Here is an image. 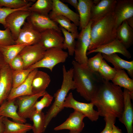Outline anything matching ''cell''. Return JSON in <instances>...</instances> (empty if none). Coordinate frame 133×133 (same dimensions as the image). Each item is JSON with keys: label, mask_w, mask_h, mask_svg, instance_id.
Listing matches in <instances>:
<instances>
[{"label": "cell", "mask_w": 133, "mask_h": 133, "mask_svg": "<svg viewBox=\"0 0 133 133\" xmlns=\"http://www.w3.org/2000/svg\"><path fill=\"white\" fill-rule=\"evenodd\" d=\"M90 102L97 108L99 116L104 118L111 116L118 118L124 108L123 91L120 87L103 80Z\"/></svg>", "instance_id": "1"}, {"label": "cell", "mask_w": 133, "mask_h": 133, "mask_svg": "<svg viewBox=\"0 0 133 133\" xmlns=\"http://www.w3.org/2000/svg\"><path fill=\"white\" fill-rule=\"evenodd\" d=\"M72 63L75 89L86 100L90 102L103 80L98 72L93 71L87 67L83 66L75 60Z\"/></svg>", "instance_id": "2"}, {"label": "cell", "mask_w": 133, "mask_h": 133, "mask_svg": "<svg viewBox=\"0 0 133 133\" xmlns=\"http://www.w3.org/2000/svg\"><path fill=\"white\" fill-rule=\"evenodd\" d=\"M117 28L114 13L92 22L90 30L91 42L88 50L109 43L116 38Z\"/></svg>", "instance_id": "3"}, {"label": "cell", "mask_w": 133, "mask_h": 133, "mask_svg": "<svg viewBox=\"0 0 133 133\" xmlns=\"http://www.w3.org/2000/svg\"><path fill=\"white\" fill-rule=\"evenodd\" d=\"M62 72L63 80L61 88L54 93L53 97L54 101L45 115L46 129L52 119L64 109V104L68 92L71 90L75 89L73 71L64 70Z\"/></svg>", "instance_id": "4"}, {"label": "cell", "mask_w": 133, "mask_h": 133, "mask_svg": "<svg viewBox=\"0 0 133 133\" xmlns=\"http://www.w3.org/2000/svg\"><path fill=\"white\" fill-rule=\"evenodd\" d=\"M92 23L90 21L85 28L81 30L76 42L74 53L75 61L84 67H87L88 59L87 53L91 42L90 33Z\"/></svg>", "instance_id": "5"}, {"label": "cell", "mask_w": 133, "mask_h": 133, "mask_svg": "<svg viewBox=\"0 0 133 133\" xmlns=\"http://www.w3.org/2000/svg\"><path fill=\"white\" fill-rule=\"evenodd\" d=\"M68 52L63 49L52 48L46 50L43 57L39 61L28 69H33L40 67L47 68L52 71L57 64L64 62L68 56Z\"/></svg>", "instance_id": "6"}, {"label": "cell", "mask_w": 133, "mask_h": 133, "mask_svg": "<svg viewBox=\"0 0 133 133\" xmlns=\"http://www.w3.org/2000/svg\"><path fill=\"white\" fill-rule=\"evenodd\" d=\"M92 103H85L78 101L74 98L71 92L66 98L64 105V107L73 109L83 114L92 121H96L100 116L98 112L94 109Z\"/></svg>", "instance_id": "7"}, {"label": "cell", "mask_w": 133, "mask_h": 133, "mask_svg": "<svg viewBox=\"0 0 133 133\" xmlns=\"http://www.w3.org/2000/svg\"><path fill=\"white\" fill-rule=\"evenodd\" d=\"M46 50L39 43L24 47L18 54L23 61L24 69H28L40 61L43 57Z\"/></svg>", "instance_id": "8"}, {"label": "cell", "mask_w": 133, "mask_h": 133, "mask_svg": "<svg viewBox=\"0 0 133 133\" xmlns=\"http://www.w3.org/2000/svg\"><path fill=\"white\" fill-rule=\"evenodd\" d=\"M31 13L28 10H18L11 13L6 17L7 27L10 30L14 40L17 39L22 27Z\"/></svg>", "instance_id": "9"}, {"label": "cell", "mask_w": 133, "mask_h": 133, "mask_svg": "<svg viewBox=\"0 0 133 133\" xmlns=\"http://www.w3.org/2000/svg\"><path fill=\"white\" fill-rule=\"evenodd\" d=\"M46 92L30 95H25L16 98L15 102L18 106V113L21 117L26 119L29 118L35 110L34 106L38 99L43 96Z\"/></svg>", "instance_id": "10"}, {"label": "cell", "mask_w": 133, "mask_h": 133, "mask_svg": "<svg viewBox=\"0 0 133 133\" xmlns=\"http://www.w3.org/2000/svg\"><path fill=\"white\" fill-rule=\"evenodd\" d=\"M40 34L39 43L46 50L52 48L64 49V38L61 31L51 29H47Z\"/></svg>", "instance_id": "11"}, {"label": "cell", "mask_w": 133, "mask_h": 133, "mask_svg": "<svg viewBox=\"0 0 133 133\" xmlns=\"http://www.w3.org/2000/svg\"><path fill=\"white\" fill-rule=\"evenodd\" d=\"M40 33L35 29L29 22H25L20 31L15 44L33 45L39 42Z\"/></svg>", "instance_id": "12"}, {"label": "cell", "mask_w": 133, "mask_h": 133, "mask_svg": "<svg viewBox=\"0 0 133 133\" xmlns=\"http://www.w3.org/2000/svg\"><path fill=\"white\" fill-rule=\"evenodd\" d=\"M27 19L35 29L40 33L51 29L61 31L58 24L50 19L48 16L31 12Z\"/></svg>", "instance_id": "13"}, {"label": "cell", "mask_w": 133, "mask_h": 133, "mask_svg": "<svg viewBox=\"0 0 133 133\" xmlns=\"http://www.w3.org/2000/svg\"><path fill=\"white\" fill-rule=\"evenodd\" d=\"M113 13L117 29L123 21L133 17V0H116Z\"/></svg>", "instance_id": "14"}, {"label": "cell", "mask_w": 133, "mask_h": 133, "mask_svg": "<svg viewBox=\"0 0 133 133\" xmlns=\"http://www.w3.org/2000/svg\"><path fill=\"white\" fill-rule=\"evenodd\" d=\"M12 70L6 64L0 69V106L7 100L12 88Z\"/></svg>", "instance_id": "15"}, {"label": "cell", "mask_w": 133, "mask_h": 133, "mask_svg": "<svg viewBox=\"0 0 133 133\" xmlns=\"http://www.w3.org/2000/svg\"><path fill=\"white\" fill-rule=\"evenodd\" d=\"M124 107L119 121L125 126L127 133H133V108L129 91L124 89L123 91Z\"/></svg>", "instance_id": "16"}, {"label": "cell", "mask_w": 133, "mask_h": 133, "mask_svg": "<svg viewBox=\"0 0 133 133\" xmlns=\"http://www.w3.org/2000/svg\"><path fill=\"white\" fill-rule=\"evenodd\" d=\"M53 6L48 16L50 19L57 15L65 17L73 22L77 26H79L80 18L79 14L70 9L66 4L59 0H52Z\"/></svg>", "instance_id": "17"}, {"label": "cell", "mask_w": 133, "mask_h": 133, "mask_svg": "<svg viewBox=\"0 0 133 133\" xmlns=\"http://www.w3.org/2000/svg\"><path fill=\"white\" fill-rule=\"evenodd\" d=\"M96 52H100L106 55L119 53L128 59L132 57L131 53L127 49L116 39L111 42L99 46L93 50L88 51L87 53V55Z\"/></svg>", "instance_id": "18"}, {"label": "cell", "mask_w": 133, "mask_h": 133, "mask_svg": "<svg viewBox=\"0 0 133 133\" xmlns=\"http://www.w3.org/2000/svg\"><path fill=\"white\" fill-rule=\"evenodd\" d=\"M116 0H101L92 5L90 21H96L104 16L113 13Z\"/></svg>", "instance_id": "19"}, {"label": "cell", "mask_w": 133, "mask_h": 133, "mask_svg": "<svg viewBox=\"0 0 133 133\" xmlns=\"http://www.w3.org/2000/svg\"><path fill=\"white\" fill-rule=\"evenodd\" d=\"M85 117L81 113L74 110L64 122L55 127L54 130L58 131L66 129L70 131L81 132L84 127L83 120Z\"/></svg>", "instance_id": "20"}, {"label": "cell", "mask_w": 133, "mask_h": 133, "mask_svg": "<svg viewBox=\"0 0 133 133\" xmlns=\"http://www.w3.org/2000/svg\"><path fill=\"white\" fill-rule=\"evenodd\" d=\"M38 70L37 68L33 69L23 83L16 88H12L7 100H11L22 96L33 95L32 92V81Z\"/></svg>", "instance_id": "21"}, {"label": "cell", "mask_w": 133, "mask_h": 133, "mask_svg": "<svg viewBox=\"0 0 133 133\" xmlns=\"http://www.w3.org/2000/svg\"><path fill=\"white\" fill-rule=\"evenodd\" d=\"M16 99L6 100L0 106V116L12 118L14 121L25 123L26 119L21 117L17 112L18 106L15 102Z\"/></svg>", "instance_id": "22"}, {"label": "cell", "mask_w": 133, "mask_h": 133, "mask_svg": "<svg viewBox=\"0 0 133 133\" xmlns=\"http://www.w3.org/2000/svg\"><path fill=\"white\" fill-rule=\"evenodd\" d=\"M77 11L80 18L79 29L85 28L90 21L91 7L94 0H79Z\"/></svg>", "instance_id": "23"}, {"label": "cell", "mask_w": 133, "mask_h": 133, "mask_svg": "<svg viewBox=\"0 0 133 133\" xmlns=\"http://www.w3.org/2000/svg\"><path fill=\"white\" fill-rule=\"evenodd\" d=\"M104 59L111 63L116 70H127L131 77L133 78V61H128L119 57L116 53L110 55L102 54Z\"/></svg>", "instance_id": "24"}, {"label": "cell", "mask_w": 133, "mask_h": 133, "mask_svg": "<svg viewBox=\"0 0 133 133\" xmlns=\"http://www.w3.org/2000/svg\"><path fill=\"white\" fill-rule=\"evenodd\" d=\"M50 81V77L47 73L38 70L32 81V94H35L45 91Z\"/></svg>", "instance_id": "25"}, {"label": "cell", "mask_w": 133, "mask_h": 133, "mask_svg": "<svg viewBox=\"0 0 133 133\" xmlns=\"http://www.w3.org/2000/svg\"><path fill=\"white\" fill-rule=\"evenodd\" d=\"M116 39L127 49L133 44V29L128 25L126 20L117 29Z\"/></svg>", "instance_id": "26"}, {"label": "cell", "mask_w": 133, "mask_h": 133, "mask_svg": "<svg viewBox=\"0 0 133 133\" xmlns=\"http://www.w3.org/2000/svg\"><path fill=\"white\" fill-rule=\"evenodd\" d=\"M117 70L116 74L112 80L115 85L123 87L129 91L132 100L133 98V79L128 76L123 69Z\"/></svg>", "instance_id": "27"}, {"label": "cell", "mask_w": 133, "mask_h": 133, "mask_svg": "<svg viewBox=\"0 0 133 133\" xmlns=\"http://www.w3.org/2000/svg\"><path fill=\"white\" fill-rule=\"evenodd\" d=\"M3 122L5 125L4 133H26L33 128L30 124L12 121L5 117L3 118Z\"/></svg>", "instance_id": "28"}, {"label": "cell", "mask_w": 133, "mask_h": 133, "mask_svg": "<svg viewBox=\"0 0 133 133\" xmlns=\"http://www.w3.org/2000/svg\"><path fill=\"white\" fill-rule=\"evenodd\" d=\"M26 46L24 44L0 45V50L6 63L10 65L13 59Z\"/></svg>", "instance_id": "29"}, {"label": "cell", "mask_w": 133, "mask_h": 133, "mask_svg": "<svg viewBox=\"0 0 133 133\" xmlns=\"http://www.w3.org/2000/svg\"><path fill=\"white\" fill-rule=\"evenodd\" d=\"M52 0H37L29 7L28 11L48 16L52 9Z\"/></svg>", "instance_id": "30"}, {"label": "cell", "mask_w": 133, "mask_h": 133, "mask_svg": "<svg viewBox=\"0 0 133 133\" xmlns=\"http://www.w3.org/2000/svg\"><path fill=\"white\" fill-rule=\"evenodd\" d=\"M59 28L64 35L63 48L68 50L69 55L72 56L74 53L76 42L78 35L70 33L58 25Z\"/></svg>", "instance_id": "31"}, {"label": "cell", "mask_w": 133, "mask_h": 133, "mask_svg": "<svg viewBox=\"0 0 133 133\" xmlns=\"http://www.w3.org/2000/svg\"><path fill=\"white\" fill-rule=\"evenodd\" d=\"M45 115L42 111L35 110L31 115L29 118L33 122L32 130L33 133H43L46 129L45 123Z\"/></svg>", "instance_id": "32"}, {"label": "cell", "mask_w": 133, "mask_h": 133, "mask_svg": "<svg viewBox=\"0 0 133 133\" xmlns=\"http://www.w3.org/2000/svg\"><path fill=\"white\" fill-rule=\"evenodd\" d=\"M51 20L68 31L77 34H79L77 26L67 18L61 15H57L52 17Z\"/></svg>", "instance_id": "33"}, {"label": "cell", "mask_w": 133, "mask_h": 133, "mask_svg": "<svg viewBox=\"0 0 133 133\" xmlns=\"http://www.w3.org/2000/svg\"><path fill=\"white\" fill-rule=\"evenodd\" d=\"M116 71V69L110 66L103 59L98 73L103 80L110 81L114 78Z\"/></svg>", "instance_id": "34"}, {"label": "cell", "mask_w": 133, "mask_h": 133, "mask_svg": "<svg viewBox=\"0 0 133 133\" xmlns=\"http://www.w3.org/2000/svg\"><path fill=\"white\" fill-rule=\"evenodd\" d=\"M33 69H27L19 70H12V88H16L23 83Z\"/></svg>", "instance_id": "35"}, {"label": "cell", "mask_w": 133, "mask_h": 133, "mask_svg": "<svg viewBox=\"0 0 133 133\" xmlns=\"http://www.w3.org/2000/svg\"><path fill=\"white\" fill-rule=\"evenodd\" d=\"M35 0H0V6L12 9L22 8L28 5L30 2H35Z\"/></svg>", "instance_id": "36"}, {"label": "cell", "mask_w": 133, "mask_h": 133, "mask_svg": "<svg viewBox=\"0 0 133 133\" xmlns=\"http://www.w3.org/2000/svg\"><path fill=\"white\" fill-rule=\"evenodd\" d=\"M33 3V2H31L27 5L22 8L18 9H12L0 6V23L2 24L5 28H7L5 20L6 17L10 14L18 10L28 11L29 7Z\"/></svg>", "instance_id": "37"}, {"label": "cell", "mask_w": 133, "mask_h": 133, "mask_svg": "<svg viewBox=\"0 0 133 133\" xmlns=\"http://www.w3.org/2000/svg\"><path fill=\"white\" fill-rule=\"evenodd\" d=\"M103 59L102 53L100 52H98L95 56L88 59L87 66L93 71L98 72Z\"/></svg>", "instance_id": "38"}, {"label": "cell", "mask_w": 133, "mask_h": 133, "mask_svg": "<svg viewBox=\"0 0 133 133\" xmlns=\"http://www.w3.org/2000/svg\"><path fill=\"white\" fill-rule=\"evenodd\" d=\"M39 101H37L34 106L35 111L41 112L45 107H48L51 104L53 97L46 92Z\"/></svg>", "instance_id": "39"}, {"label": "cell", "mask_w": 133, "mask_h": 133, "mask_svg": "<svg viewBox=\"0 0 133 133\" xmlns=\"http://www.w3.org/2000/svg\"><path fill=\"white\" fill-rule=\"evenodd\" d=\"M15 44L11 31L7 27L4 30H0V45H8Z\"/></svg>", "instance_id": "40"}, {"label": "cell", "mask_w": 133, "mask_h": 133, "mask_svg": "<svg viewBox=\"0 0 133 133\" xmlns=\"http://www.w3.org/2000/svg\"><path fill=\"white\" fill-rule=\"evenodd\" d=\"M12 70L24 69V63L21 56L18 54L12 60L9 65Z\"/></svg>", "instance_id": "41"}, {"label": "cell", "mask_w": 133, "mask_h": 133, "mask_svg": "<svg viewBox=\"0 0 133 133\" xmlns=\"http://www.w3.org/2000/svg\"><path fill=\"white\" fill-rule=\"evenodd\" d=\"M116 118L111 116L104 118L105 122V127L100 133H112L113 126L116 122Z\"/></svg>", "instance_id": "42"}, {"label": "cell", "mask_w": 133, "mask_h": 133, "mask_svg": "<svg viewBox=\"0 0 133 133\" xmlns=\"http://www.w3.org/2000/svg\"><path fill=\"white\" fill-rule=\"evenodd\" d=\"M62 2L67 3L73 6L77 11L78 1L77 0H63Z\"/></svg>", "instance_id": "43"}, {"label": "cell", "mask_w": 133, "mask_h": 133, "mask_svg": "<svg viewBox=\"0 0 133 133\" xmlns=\"http://www.w3.org/2000/svg\"><path fill=\"white\" fill-rule=\"evenodd\" d=\"M4 117L0 116V133H4L5 125L3 122Z\"/></svg>", "instance_id": "44"}, {"label": "cell", "mask_w": 133, "mask_h": 133, "mask_svg": "<svg viewBox=\"0 0 133 133\" xmlns=\"http://www.w3.org/2000/svg\"><path fill=\"white\" fill-rule=\"evenodd\" d=\"M6 64L2 54L0 50V69Z\"/></svg>", "instance_id": "45"}, {"label": "cell", "mask_w": 133, "mask_h": 133, "mask_svg": "<svg viewBox=\"0 0 133 133\" xmlns=\"http://www.w3.org/2000/svg\"><path fill=\"white\" fill-rule=\"evenodd\" d=\"M112 133H123L121 130L118 127L116 126L114 124L113 126Z\"/></svg>", "instance_id": "46"}, {"label": "cell", "mask_w": 133, "mask_h": 133, "mask_svg": "<svg viewBox=\"0 0 133 133\" xmlns=\"http://www.w3.org/2000/svg\"><path fill=\"white\" fill-rule=\"evenodd\" d=\"M126 20L128 25L133 29V17L128 18Z\"/></svg>", "instance_id": "47"}, {"label": "cell", "mask_w": 133, "mask_h": 133, "mask_svg": "<svg viewBox=\"0 0 133 133\" xmlns=\"http://www.w3.org/2000/svg\"><path fill=\"white\" fill-rule=\"evenodd\" d=\"M80 133V132H77L70 131L69 133Z\"/></svg>", "instance_id": "48"}, {"label": "cell", "mask_w": 133, "mask_h": 133, "mask_svg": "<svg viewBox=\"0 0 133 133\" xmlns=\"http://www.w3.org/2000/svg\"></svg>", "instance_id": "49"}]
</instances>
